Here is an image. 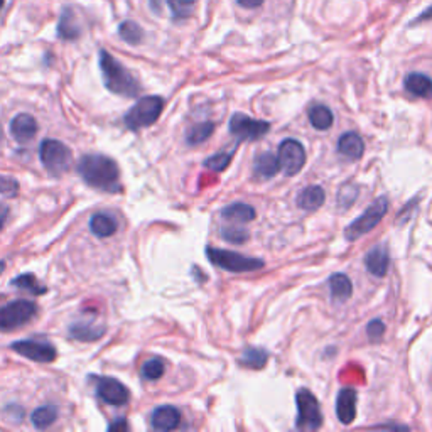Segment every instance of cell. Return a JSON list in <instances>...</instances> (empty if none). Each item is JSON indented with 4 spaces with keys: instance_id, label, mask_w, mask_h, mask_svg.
<instances>
[{
    "instance_id": "1f68e13d",
    "label": "cell",
    "mask_w": 432,
    "mask_h": 432,
    "mask_svg": "<svg viewBox=\"0 0 432 432\" xmlns=\"http://www.w3.org/2000/svg\"><path fill=\"white\" fill-rule=\"evenodd\" d=\"M164 3H167V7L171 9L173 19L182 21V19L189 17L193 14V7L196 0H164Z\"/></svg>"
},
{
    "instance_id": "9a60e30c",
    "label": "cell",
    "mask_w": 432,
    "mask_h": 432,
    "mask_svg": "<svg viewBox=\"0 0 432 432\" xmlns=\"http://www.w3.org/2000/svg\"><path fill=\"white\" fill-rule=\"evenodd\" d=\"M150 422L157 431H174L181 424V412L173 406H161L153 412Z\"/></svg>"
},
{
    "instance_id": "60d3db41",
    "label": "cell",
    "mask_w": 432,
    "mask_h": 432,
    "mask_svg": "<svg viewBox=\"0 0 432 432\" xmlns=\"http://www.w3.org/2000/svg\"><path fill=\"white\" fill-rule=\"evenodd\" d=\"M7 218H9V206L0 203V230L7 223Z\"/></svg>"
},
{
    "instance_id": "484cf974",
    "label": "cell",
    "mask_w": 432,
    "mask_h": 432,
    "mask_svg": "<svg viewBox=\"0 0 432 432\" xmlns=\"http://www.w3.org/2000/svg\"><path fill=\"white\" fill-rule=\"evenodd\" d=\"M307 116H309L311 126L316 128V130H321V132L331 128V126H333V120H334L333 112H331L326 105H314V107H311Z\"/></svg>"
},
{
    "instance_id": "603a6c76",
    "label": "cell",
    "mask_w": 432,
    "mask_h": 432,
    "mask_svg": "<svg viewBox=\"0 0 432 432\" xmlns=\"http://www.w3.org/2000/svg\"><path fill=\"white\" fill-rule=\"evenodd\" d=\"M119 228V223L112 215L107 213H95L89 220V230L93 232V235L100 236V239H107L112 236Z\"/></svg>"
},
{
    "instance_id": "e575fe53",
    "label": "cell",
    "mask_w": 432,
    "mask_h": 432,
    "mask_svg": "<svg viewBox=\"0 0 432 432\" xmlns=\"http://www.w3.org/2000/svg\"><path fill=\"white\" fill-rule=\"evenodd\" d=\"M358 194H360V189H358L356 186H353V184L343 186L340 191V194H338V205H340V208H345V209L349 208V206L355 203Z\"/></svg>"
},
{
    "instance_id": "ee69618b",
    "label": "cell",
    "mask_w": 432,
    "mask_h": 432,
    "mask_svg": "<svg viewBox=\"0 0 432 432\" xmlns=\"http://www.w3.org/2000/svg\"><path fill=\"white\" fill-rule=\"evenodd\" d=\"M3 268H6V262H0V274L3 272Z\"/></svg>"
},
{
    "instance_id": "74e56055",
    "label": "cell",
    "mask_w": 432,
    "mask_h": 432,
    "mask_svg": "<svg viewBox=\"0 0 432 432\" xmlns=\"http://www.w3.org/2000/svg\"><path fill=\"white\" fill-rule=\"evenodd\" d=\"M367 334H368L370 341H380L381 336L385 334L383 321H380V319H373V321H370L367 326Z\"/></svg>"
},
{
    "instance_id": "ab89813d",
    "label": "cell",
    "mask_w": 432,
    "mask_h": 432,
    "mask_svg": "<svg viewBox=\"0 0 432 432\" xmlns=\"http://www.w3.org/2000/svg\"><path fill=\"white\" fill-rule=\"evenodd\" d=\"M128 429V424L126 419H116L114 422L108 426V431H127Z\"/></svg>"
},
{
    "instance_id": "7c38bea8",
    "label": "cell",
    "mask_w": 432,
    "mask_h": 432,
    "mask_svg": "<svg viewBox=\"0 0 432 432\" xmlns=\"http://www.w3.org/2000/svg\"><path fill=\"white\" fill-rule=\"evenodd\" d=\"M10 348H12L15 353H19L21 356L29 358V360L37 361V363H51V361L56 360L58 356L56 348H54L53 345L39 340L14 341V343L10 345Z\"/></svg>"
},
{
    "instance_id": "ffe728a7",
    "label": "cell",
    "mask_w": 432,
    "mask_h": 432,
    "mask_svg": "<svg viewBox=\"0 0 432 432\" xmlns=\"http://www.w3.org/2000/svg\"><path fill=\"white\" fill-rule=\"evenodd\" d=\"M406 89L417 98H432V78L424 73H411L406 76Z\"/></svg>"
},
{
    "instance_id": "ba28073f",
    "label": "cell",
    "mask_w": 432,
    "mask_h": 432,
    "mask_svg": "<svg viewBox=\"0 0 432 432\" xmlns=\"http://www.w3.org/2000/svg\"><path fill=\"white\" fill-rule=\"evenodd\" d=\"M37 314V306L33 301L9 302V304L0 307V331H12L33 321Z\"/></svg>"
},
{
    "instance_id": "8d00e7d4",
    "label": "cell",
    "mask_w": 432,
    "mask_h": 432,
    "mask_svg": "<svg viewBox=\"0 0 432 432\" xmlns=\"http://www.w3.org/2000/svg\"><path fill=\"white\" fill-rule=\"evenodd\" d=\"M19 193V181L12 176L0 174V194L6 198H14Z\"/></svg>"
},
{
    "instance_id": "6da1fadb",
    "label": "cell",
    "mask_w": 432,
    "mask_h": 432,
    "mask_svg": "<svg viewBox=\"0 0 432 432\" xmlns=\"http://www.w3.org/2000/svg\"><path fill=\"white\" fill-rule=\"evenodd\" d=\"M78 173L92 188L108 193L120 189V169L114 159L102 154H87L78 162Z\"/></svg>"
},
{
    "instance_id": "4fadbf2b",
    "label": "cell",
    "mask_w": 432,
    "mask_h": 432,
    "mask_svg": "<svg viewBox=\"0 0 432 432\" xmlns=\"http://www.w3.org/2000/svg\"><path fill=\"white\" fill-rule=\"evenodd\" d=\"M10 134L19 144H26L37 134V122L33 115L19 114L10 122Z\"/></svg>"
},
{
    "instance_id": "f546056e",
    "label": "cell",
    "mask_w": 432,
    "mask_h": 432,
    "mask_svg": "<svg viewBox=\"0 0 432 432\" xmlns=\"http://www.w3.org/2000/svg\"><path fill=\"white\" fill-rule=\"evenodd\" d=\"M215 132V123L213 122H201L193 126L186 134V140H188L189 146H196V144L205 142L211 137V134Z\"/></svg>"
},
{
    "instance_id": "4316f807",
    "label": "cell",
    "mask_w": 432,
    "mask_h": 432,
    "mask_svg": "<svg viewBox=\"0 0 432 432\" xmlns=\"http://www.w3.org/2000/svg\"><path fill=\"white\" fill-rule=\"evenodd\" d=\"M56 419H58V408L51 406V404L36 408V411L33 412V415H31V420H33L36 429H48L51 424H54Z\"/></svg>"
},
{
    "instance_id": "5b68a950",
    "label": "cell",
    "mask_w": 432,
    "mask_h": 432,
    "mask_svg": "<svg viewBox=\"0 0 432 432\" xmlns=\"http://www.w3.org/2000/svg\"><path fill=\"white\" fill-rule=\"evenodd\" d=\"M387 211H388L387 198L385 196L377 198V200L361 213V216H358L352 225H348V228L345 230V239L348 240V242H355V240L365 236L367 233L372 232L381 220H383Z\"/></svg>"
},
{
    "instance_id": "7a4b0ae2",
    "label": "cell",
    "mask_w": 432,
    "mask_h": 432,
    "mask_svg": "<svg viewBox=\"0 0 432 432\" xmlns=\"http://www.w3.org/2000/svg\"><path fill=\"white\" fill-rule=\"evenodd\" d=\"M100 69H102L103 81L107 89H110L115 95L123 96H137L140 87L130 71L122 63L115 60L110 53L102 49L100 51Z\"/></svg>"
},
{
    "instance_id": "f6af8a7d",
    "label": "cell",
    "mask_w": 432,
    "mask_h": 432,
    "mask_svg": "<svg viewBox=\"0 0 432 432\" xmlns=\"http://www.w3.org/2000/svg\"><path fill=\"white\" fill-rule=\"evenodd\" d=\"M3 2H6V0H0V9H2V7H3Z\"/></svg>"
},
{
    "instance_id": "83f0119b",
    "label": "cell",
    "mask_w": 432,
    "mask_h": 432,
    "mask_svg": "<svg viewBox=\"0 0 432 432\" xmlns=\"http://www.w3.org/2000/svg\"><path fill=\"white\" fill-rule=\"evenodd\" d=\"M268 360V353L262 348H247L243 352V355L240 356V363L243 367L252 368V370H260L266 367Z\"/></svg>"
},
{
    "instance_id": "d4e9b609",
    "label": "cell",
    "mask_w": 432,
    "mask_h": 432,
    "mask_svg": "<svg viewBox=\"0 0 432 432\" xmlns=\"http://www.w3.org/2000/svg\"><path fill=\"white\" fill-rule=\"evenodd\" d=\"M103 326L92 325V322H75L69 328V336L78 341H96L105 334Z\"/></svg>"
},
{
    "instance_id": "7402d4cb",
    "label": "cell",
    "mask_w": 432,
    "mask_h": 432,
    "mask_svg": "<svg viewBox=\"0 0 432 432\" xmlns=\"http://www.w3.org/2000/svg\"><path fill=\"white\" fill-rule=\"evenodd\" d=\"M329 291L334 302H345L352 297L353 284L348 275L334 274L329 277Z\"/></svg>"
},
{
    "instance_id": "f35d334b",
    "label": "cell",
    "mask_w": 432,
    "mask_h": 432,
    "mask_svg": "<svg viewBox=\"0 0 432 432\" xmlns=\"http://www.w3.org/2000/svg\"><path fill=\"white\" fill-rule=\"evenodd\" d=\"M236 3L243 9H257V7L262 6L263 0H236Z\"/></svg>"
},
{
    "instance_id": "277c9868",
    "label": "cell",
    "mask_w": 432,
    "mask_h": 432,
    "mask_svg": "<svg viewBox=\"0 0 432 432\" xmlns=\"http://www.w3.org/2000/svg\"><path fill=\"white\" fill-rule=\"evenodd\" d=\"M39 157H41L42 166L46 167L49 174L53 176H61L71 167L73 153L68 146H64L60 140L46 139L39 147Z\"/></svg>"
},
{
    "instance_id": "836d02e7",
    "label": "cell",
    "mask_w": 432,
    "mask_h": 432,
    "mask_svg": "<svg viewBox=\"0 0 432 432\" xmlns=\"http://www.w3.org/2000/svg\"><path fill=\"white\" fill-rule=\"evenodd\" d=\"M233 155H235V150H232V153H218L215 155H211V157L206 159L205 167L215 171V173H221V171H225L230 166Z\"/></svg>"
},
{
    "instance_id": "52a82bcc",
    "label": "cell",
    "mask_w": 432,
    "mask_h": 432,
    "mask_svg": "<svg viewBox=\"0 0 432 432\" xmlns=\"http://www.w3.org/2000/svg\"><path fill=\"white\" fill-rule=\"evenodd\" d=\"M297 404V420L295 427L302 431H318L322 427V412L318 399L307 388H301L295 394Z\"/></svg>"
},
{
    "instance_id": "cb8c5ba5",
    "label": "cell",
    "mask_w": 432,
    "mask_h": 432,
    "mask_svg": "<svg viewBox=\"0 0 432 432\" xmlns=\"http://www.w3.org/2000/svg\"><path fill=\"white\" fill-rule=\"evenodd\" d=\"M280 171V162L279 157L272 153H263L260 155H257L255 162H254V174L259 178L268 179L274 178Z\"/></svg>"
},
{
    "instance_id": "7bdbcfd3",
    "label": "cell",
    "mask_w": 432,
    "mask_h": 432,
    "mask_svg": "<svg viewBox=\"0 0 432 432\" xmlns=\"http://www.w3.org/2000/svg\"><path fill=\"white\" fill-rule=\"evenodd\" d=\"M427 19H432V7H431V9H429V10H427V12H424V14H420V15H419L417 22L427 21Z\"/></svg>"
},
{
    "instance_id": "b9f144b4",
    "label": "cell",
    "mask_w": 432,
    "mask_h": 432,
    "mask_svg": "<svg viewBox=\"0 0 432 432\" xmlns=\"http://www.w3.org/2000/svg\"><path fill=\"white\" fill-rule=\"evenodd\" d=\"M149 3H150V9H153L155 14H161L162 12V6H164V0H149Z\"/></svg>"
},
{
    "instance_id": "3957f363",
    "label": "cell",
    "mask_w": 432,
    "mask_h": 432,
    "mask_svg": "<svg viewBox=\"0 0 432 432\" xmlns=\"http://www.w3.org/2000/svg\"><path fill=\"white\" fill-rule=\"evenodd\" d=\"M206 255L213 266L221 267L223 270L233 272V274H243V272H255L260 270L266 263L263 260L255 259V257H245L242 254H236L232 250H223V248L208 247Z\"/></svg>"
},
{
    "instance_id": "5bb4252c",
    "label": "cell",
    "mask_w": 432,
    "mask_h": 432,
    "mask_svg": "<svg viewBox=\"0 0 432 432\" xmlns=\"http://www.w3.org/2000/svg\"><path fill=\"white\" fill-rule=\"evenodd\" d=\"M365 266H367L370 274L375 275V277H385L388 267H390V255H388L387 247L377 245L375 248H372L365 257Z\"/></svg>"
},
{
    "instance_id": "9c48e42d",
    "label": "cell",
    "mask_w": 432,
    "mask_h": 432,
    "mask_svg": "<svg viewBox=\"0 0 432 432\" xmlns=\"http://www.w3.org/2000/svg\"><path fill=\"white\" fill-rule=\"evenodd\" d=\"M279 162L286 176L299 174L306 164L304 146L295 139L282 140L279 146Z\"/></svg>"
},
{
    "instance_id": "d590c367",
    "label": "cell",
    "mask_w": 432,
    "mask_h": 432,
    "mask_svg": "<svg viewBox=\"0 0 432 432\" xmlns=\"http://www.w3.org/2000/svg\"><path fill=\"white\" fill-rule=\"evenodd\" d=\"M221 236L230 243H245L248 240V232L243 228H236V227H230L221 230Z\"/></svg>"
},
{
    "instance_id": "30bf717a",
    "label": "cell",
    "mask_w": 432,
    "mask_h": 432,
    "mask_svg": "<svg viewBox=\"0 0 432 432\" xmlns=\"http://www.w3.org/2000/svg\"><path fill=\"white\" fill-rule=\"evenodd\" d=\"M230 132L239 139V142L245 140H259L270 130V123L266 120H257L245 114H235L230 119Z\"/></svg>"
},
{
    "instance_id": "8992f818",
    "label": "cell",
    "mask_w": 432,
    "mask_h": 432,
    "mask_svg": "<svg viewBox=\"0 0 432 432\" xmlns=\"http://www.w3.org/2000/svg\"><path fill=\"white\" fill-rule=\"evenodd\" d=\"M164 108V100L161 96H144L123 116V122L130 130H140L157 122Z\"/></svg>"
},
{
    "instance_id": "d6986e66",
    "label": "cell",
    "mask_w": 432,
    "mask_h": 432,
    "mask_svg": "<svg viewBox=\"0 0 432 432\" xmlns=\"http://www.w3.org/2000/svg\"><path fill=\"white\" fill-rule=\"evenodd\" d=\"M326 201V193L321 186H307L297 194V206L302 211H316Z\"/></svg>"
},
{
    "instance_id": "44dd1931",
    "label": "cell",
    "mask_w": 432,
    "mask_h": 432,
    "mask_svg": "<svg viewBox=\"0 0 432 432\" xmlns=\"http://www.w3.org/2000/svg\"><path fill=\"white\" fill-rule=\"evenodd\" d=\"M255 208L254 206L247 205V203H233L228 205L227 208H223L221 211V216L225 218L227 221H232V223H250V221L255 220Z\"/></svg>"
},
{
    "instance_id": "d6a6232c",
    "label": "cell",
    "mask_w": 432,
    "mask_h": 432,
    "mask_svg": "<svg viewBox=\"0 0 432 432\" xmlns=\"http://www.w3.org/2000/svg\"><path fill=\"white\" fill-rule=\"evenodd\" d=\"M164 372H166L164 361L159 360V358H150V360H147L146 363L142 365V377L146 380L150 381L159 380L164 375Z\"/></svg>"
},
{
    "instance_id": "ac0fdd59",
    "label": "cell",
    "mask_w": 432,
    "mask_h": 432,
    "mask_svg": "<svg viewBox=\"0 0 432 432\" xmlns=\"http://www.w3.org/2000/svg\"><path fill=\"white\" fill-rule=\"evenodd\" d=\"M81 36V27L78 24L75 10L71 7H64L58 22V37L63 41H75Z\"/></svg>"
},
{
    "instance_id": "f1b7e54d",
    "label": "cell",
    "mask_w": 432,
    "mask_h": 432,
    "mask_svg": "<svg viewBox=\"0 0 432 432\" xmlns=\"http://www.w3.org/2000/svg\"><path fill=\"white\" fill-rule=\"evenodd\" d=\"M10 284H12L14 287H17V289L27 291V293L33 295L46 294V287L39 282L34 274H21L19 277L12 279V282Z\"/></svg>"
},
{
    "instance_id": "2e32d148",
    "label": "cell",
    "mask_w": 432,
    "mask_h": 432,
    "mask_svg": "<svg viewBox=\"0 0 432 432\" xmlns=\"http://www.w3.org/2000/svg\"><path fill=\"white\" fill-rule=\"evenodd\" d=\"M336 414L340 422L352 424L356 417V392L353 388H341L336 399Z\"/></svg>"
},
{
    "instance_id": "4dcf8cb0",
    "label": "cell",
    "mask_w": 432,
    "mask_h": 432,
    "mask_svg": "<svg viewBox=\"0 0 432 432\" xmlns=\"http://www.w3.org/2000/svg\"><path fill=\"white\" fill-rule=\"evenodd\" d=\"M119 34H120V37H122L123 41L130 46L140 44L144 39L142 27H140L139 24H135L134 21H123L122 24L119 26Z\"/></svg>"
},
{
    "instance_id": "8fae6325",
    "label": "cell",
    "mask_w": 432,
    "mask_h": 432,
    "mask_svg": "<svg viewBox=\"0 0 432 432\" xmlns=\"http://www.w3.org/2000/svg\"><path fill=\"white\" fill-rule=\"evenodd\" d=\"M89 379L96 385V394L108 406L122 407L130 399L128 388L122 381L112 379V377H89Z\"/></svg>"
},
{
    "instance_id": "e0dca14e",
    "label": "cell",
    "mask_w": 432,
    "mask_h": 432,
    "mask_svg": "<svg viewBox=\"0 0 432 432\" xmlns=\"http://www.w3.org/2000/svg\"><path fill=\"white\" fill-rule=\"evenodd\" d=\"M338 153L349 161H358L365 153V142L356 132H346L338 140Z\"/></svg>"
}]
</instances>
